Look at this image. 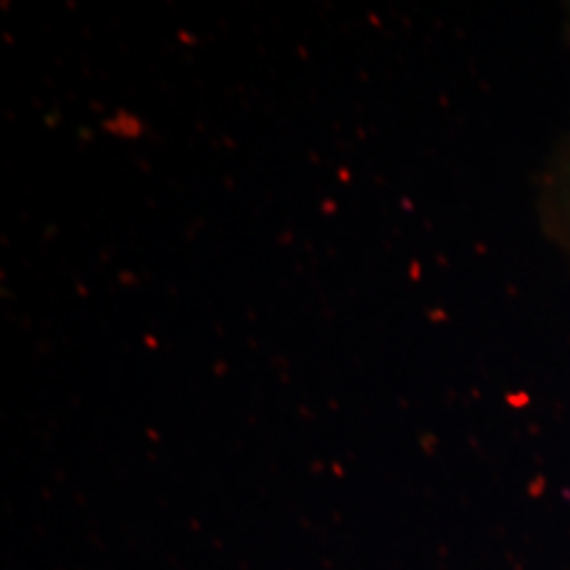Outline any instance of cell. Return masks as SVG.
Instances as JSON below:
<instances>
[{
  "mask_svg": "<svg viewBox=\"0 0 570 570\" xmlns=\"http://www.w3.org/2000/svg\"><path fill=\"white\" fill-rule=\"evenodd\" d=\"M544 223L552 238L570 256V140L554 159L544 180Z\"/></svg>",
  "mask_w": 570,
  "mask_h": 570,
  "instance_id": "obj_1",
  "label": "cell"
}]
</instances>
